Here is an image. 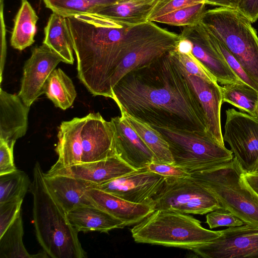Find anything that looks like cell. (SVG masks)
<instances>
[{"instance_id":"6da1fadb","label":"cell","mask_w":258,"mask_h":258,"mask_svg":"<svg viewBox=\"0 0 258 258\" xmlns=\"http://www.w3.org/2000/svg\"><path fill=\"white\" fill-rule=\"evenodd\" d=\"M111 93L121 113L152 127L207 134L202 106L175 49L128 72Z\"/></svg>"},{"instance_id":"7a4b0ae2","label":"cell","mask_w":258,"mask_h":258,"mask_svg":"<svg viewBox=\"0 0 258 258\" xmlns=\"http://www.w3.org/2000/svg\"><path fill=\"white\" fill-rule=\"evenodd\" d=\"M66 21L79 79L94 96L111 98V81L122 59L127 27L97 13L76 14Z\"/></svg>"},{"instance_id":"3957f363","label":"cell","mask_w":258,"mask_h":258,"mask_svg":"<svg viewBox=\"0 0 258 258\" xmlns=\"http://www.w3.org/2000/svg\"><path fill=\"white\" fill-rule=\"evenodd\" d=\"M30 190L33 196V217L37 241L48 257L85 258L86 253L71 224L67 212L49 190L39 162L33 168Z\"/></svg>"},{"instance_id":"277c9868","label":"cell","mask_w":258,"mask_h":258,"mask_svg":"<svg viewBox=\"0 0 258 258\" xmlns=\"http://www.w3.org/2000/svg\"><path fill=\"white\" fill-rule=\"evenodd\" d=\"M244 172L233 156L229 161L191 172L190 177L213 195L222 209L258 229V195L246 182Z\"/></svg>"},{"instance_id":"5b68a950","label":"cell","mask_w":258,"mask_h":258,"mask_svg":"<svg viewBox=\"0 0 258 258\" xmlns=\"http://www.w3.org/2000/svg\"><path fill=\"white\" fill-rule=\"evenodd\" d=\"M131 231L137 243L189 250L213 241L222 233L204 228L192 216L168 210L154 211Z\"/></svg>"},{"instance_id":"8992f818","label":"cell","mask_w":258,"mask_h":258,"mask_svg":"<svg viewBox=\"0 0 258 258\" xmlns=\"http://www.w3.org/2000/svg\"><path fill=\"white\" fill-rule=\"evenodd\" d=\"M201 23L258 84V36L250 21L237 10L218 7L206 10Z\"/></svg>"},{"instance_id":"52a82bcc","label":"cell","mask_w":258,"mask_h":258,"mask_svg":"<svg viewBox=\"0 0 258 258\" xmlns=\"http://www.w3.org/2000/svg\"><path fill=\"white\" fill-rule=\"evenodd\" d=\"M179 40V34L153 22L127 27L122 42V59L112 78L111 89L133 69L149 64L174 50Z\"/></svg>"},{"instance_id":"ba28073f","label":"cell","mask_w":258,"mask_h":258,"mask_svg":"<svg viewBox=\"0 0 258 258\" xmlns=\"http://www.w3.org/2000/svg\"><path fill=\"white\" fill-rule=\"evenodd\" d=\"M153 127L168 143L174 164L190 173L206 169L233 158L231 150L217 143L207 134Z\"/></svg>"},{"instance_id":"9c48e42d","label":"cell","mask_w":258,"mask_h":258,"mask_svg":"<svg viewBox=\"0 0 258 258\" xmlns=\"http://www.w3.org/2000/svg\"><path fill=\"white\" fill-rule=\"evenodd\" d=\"M150 205L154 211L196 215L222 208L215 197L191 177L166 178Z\"/></svg>"},{"instance_id":"30bf717a","label":"cell","mask_w":258,"mask_h":258,"mask_svg":"<svg viewBox=\"0 0 258 258\" xmlns=\"http://www.w3.org/2000/svg\"><path fill=\"white\" fill-rule=\"evenodd\" d=\"M224 141L246 172L258 166V119L233 108L226 110Z\"/></svg>"},{"instance_id":"8fae6325","label":"cell","mask_w":258,"mask_h":258,"mask_svg":"<svg viewBox=\"0 0 258 258\" xmlns=\"http://www.w3.org/2000/svg\"><path fill=\"white\" fill-rule=\"evenodd\" d=\"M190 250L204 258H258V229L245 224L229 227L213 241Z\"/></svg>"},{"instance_id":"7c38bea8","label":"cell","mask_w":258,"mask_h":258,"mask_svg":"<svg viewBox=\"0 0 258 258\" xmlns=\"http://www.w3.org/2000/svg\"><path fill=\"white\" fill-rule=\"evenodd\" d=\"M165 179L146 167L93 186L131 202L150 205Z\"/></svg>"},{"instance_id":"4fadbf2b","label":"cell","mask_w":258,"mask_h":258,"mask_svg":"<svg viewBox=\"0 0 258 258\" xmlns=\"http://www.w3.org/2000/svg\"><path fill=\"white\" fill-rule=\"evenodd\" d=\"M61 61L63 62L62 57L44 44L33 48L24 66L18 94L27 106L30 107L44 93L48 78Z\"/></svg>"},{"instance_id":"5bb4252c","label":"cell","mask_w":258,"mask_h":258,"mask_svg":"<svg viewBox=\"0 0 258 258\" xmlns=\"http://www.w3.org/2000/svg\"><path fill=\"white\" fill-rule=\"evenodd\" d=\"M179 35L191 42L192 54L214 77L217 83L224 85L243 82L212 45L207 32L201 23L195 26L183 27Z\"/></svg>"},{"instance_id":"9a60e30c","label":"cell","mask_w":258,"mask_h":258,"mask_svg":"<svg viewBox=\"0 0 258 258\" xmlns=\"http://www.w3.org/2000/svg\"><path fill=\"white\" fill-rule=\"evenodd\" d=\"M82 163L94 162L115 155L114 134L111 122L99 113L85 116L81 131Z\"/></svg>"},{"instance_id":"2e32d148","label":"cell","mask_w":258,"mask_h":258,"mask_svg":"<svg viewBox=\"0 0 258 258\" xmlns=\"http://www.w3.org/2000/svg\"><path fill=\"white\" fill-rule=\"evenodd\" d=\"M115 154L135 169L146 168L154 161L153 154L125 116L112 118Z\"/></svg>"},{"instance_id":"e0dca14e","label":"cell","mask_w":258,"mask_h":258,"mask_svg":"<svg viewBox=\"0 0 258 258\" xmlns=\"http://www.w3.org/2000/svg\"><path fill=\"white\" fill-rule=\"evenodd\" d=\"M135 170L116 155H114L97 161L84 162L69 167L50 168L45 174L72 176L97 185L118 178Z\"/></svg>"},{"instance_id":"ac0fdd59","label":"cell","mask_w":258,"mask_h":258,"mask_svg":"<svg viewBox=\"0 0 258 258\" xmlns=\"http://www.w3.org/2000/svg\"><path fill=\"white\" fill-rule=\"evenodd\" d=\"M185 73L204 110L207 134L217 143L224 146L221 125V108L223 102L221 86L216 81L189 75L186 71Z\"/></svg>"},{"instance_id":"d6986e66","label":"cell","mask_w":258,"mask_h":258,"mask_svg":"<svg viewBox=\"0 0 258 258\" xmlns=\"http://www.w3.org/2000/svg\"><path fill=\"white\" fill-rule=\"evenodd\" d=\"M30 107L18 95L0 91V140L14 146L23 137L28 127Z\"/></svg>"},{"instance_id":"ffe728a7","label":"cell","mask_w":258,"mask_h":258,"mask_svg":"<svg viewBox=\"0 0 258 258\" xmlns=\"http://www.w3.org/2000/svg\"><path fill=\"white\" fill-rule=\"evenodd\" d=\"M87 194L95 206L122 221L124 227L138 224L154 211L150 204L131 202L93 186Z\"/></svg>"},{"instance_id":"44dd1931","label":"cell","mask_w":258,"mask_h":258,"mask_svg":"<svg viewBox=\"0 0 258 258\" xmlns=\"http://www.w3.org/2000/svg\"><path fill=\"white\" fill-rule=\"evenodd\" d=\"M46 186L68 213L73 208L83 205H95L87 194L94 183L72 176L44 173Z\"/></svg>"},{"instance_id":"7402d4cb","label":"cell","mask_w":258,"mask_h":258,"mask_svg":"<svg viewBox=\"0 0 258 258\" xmlns=\"http://www.w3.org/2000/svg\"><path fill=\"white\" fill-rule=\"evenodd\" d=\"M85 116L62 121L57 134L55 151L58 159L51 168L69 167L82 163L81 131Z\"/></svg>"},{"instance_id":"603a6c76","label":"cell","mask_w":258,"mask_h":258,"mask_svg":"<svg viewBox=\"0 0 258 258\" xmlns=\"http://www.w3.org/2000/svg\"><path fill=\"white\" fill-rule=\"evenodd\" d=\"M71 224L78 232L97 231L108 233L124 227L123 223L95 205L75 207L67 213Z\"/></svg>"},{"instance_id":"cb8c5ba5","label":"cell","mask_w":258,"mask_h":258,"mask_svg":"<svg viewBox=\"0 0 258 258\" xmlns=\"http://www.w3.org/2000/svg\"><path fill=\"white\" fill-rule=\"evenodd\" d=\"M158 0H122L97 13L110 18L121 26L132 27L148 21Z\"/></svg>"},{"instance_id":"d4e9b609","label":"cell","mask_w":258,"mask_h":258,"mask_svg":"<svg viewBox=\"0 0 258 258\" xmlns=\"http://www.w3.org/2000/svg\"><path fill=\"white\" fill-rule=\"evenodd\" d=\"M43 44L60 56L63 62L73 64V44L66 18L52 12L44 28Z\"/></svg>"},{"instance_id":"484cf974","label":"cell","mask_w":258,"mask_h":258,"mask_svg":"<svg viewBox=\"0 0 258 258\" xmlns=\"http://www.w3.org/2000/svg\"><path fill=\"white\" fill-rule=\"evenodd\" d=\"M37 15L27 0H22L15 18L10 42L15 49L23 50L34 42Z\"/></svg>"},{"instance_id":"4316f807","label":"cell","mask_w":258,"mask_h":258,"mask_svg":"<svg viewBox=\"0 0 258 258\" xmlns=\"http://www.w3.org/2000/svg\"><path fill=\"white\" fill-rule=\"evenodd\" d=\"M44 93L56 107L63 110L70 108L77 96L72 81L60 68L55 69L48 78Z\"/></svg>"},{"instance_id":"83f0119b","label":"cell","mask_w":258,"mask_h":258,"mask_svg":"<svg viewBox=\"0 0 258 258\" xmlns=\"http://www.w3.org/2000/svg\"><path fill=\"white\" fill-rule=\"evenodd\" d=\"M124 115L133 128L150 149L154 161L174 164L168 143L161 134L150 125L125 113Z\"/></svg>"},{"instance_id":"f1b7e54d","label":"cell","mask_w":258,"mask_h":258,"mask_svg":"<svg viewBox=\"0 0 258 258\" xmlns=\"http://www.w3.org/2000/svg\"><path fill=\"white\" fill-rule=\"evenodd\" d=\"M24 234L22 212L0 236V258H36L30 254L23 243Z\"/></svg>"},{"instance_id":"f546056e","label":"cell","mask_w":258,"mask_h":258,"mask_svg":"<svg viewBox=\"0 0 258 258\" xmlns=\"http://www.w3.org/2000/svg\"><path fill=\"white\" fill-rule=\"evenodd\" d=\"M46 8L64 18L83 13H98L122 0H42Z\"/></svg>"},{"instance_id":"4dcf8cb0","label":"cell","mask_w":258,"mask_h":258,"mask_svg":"<svg viewBox=\"0 0 258 258\" xmlns=\"http://www.w3.org/2000/svg\"><path fill=\"white\" fill-rule=\"evenodd\" d=\"M221 90L223 102L228 103L255 117L257 91L243 82L224 85Z\"/></svg>"},{"instance_id":"1f68e13d","label":"cell","mask_w":258,"mask_h":258,"mask_svg":"<svg viewBox=\"0 0 258 258\" xmlns=\"http://www.w3.org/2000/svg\"><path fill=\"white\" fill-rule=\"evenodd\" d=\"M31 184L28 175L18 169L11 173L1 175L0 204L23 200Z\"/></svg>"},{"instance_id":"d6a6232c","label":"cell","mask_w":258,"mask_h":258,"mask_svg":"<svg viewBox=\"0 0 258 258\" xmlns=\"http://www.w3.org/2000/svg\"><path fill=\"white\" fill-rule=\"evenodd\" d=\"M206 4L200 3L178 9L155 18L153 22L177 26H192L201 23Z\"/></svg>"},{"instance_id":"836d02e7","label":"cell","mask_w":258,"mask_h":258,"mask_svg":"<svg viewBox=\"0 0 258 258\" xmlns=\"http://www.w3.org/2000/svg\"><path fill=\"white\" fill-rule=\"evenodd\" d=\"M206 31L211 43L223 56L224 60L232 71L242 82L247 84L258 91V84L253 81L247 74L239 62L231 54L227 49L214 36L208 33L207 30Z\"/></svg>"},{"instance_id":"e575fe53","label":"cell","mask_w":258,"mask_h":258,"mask_svg":"<svg viewBox=\"0 0 258 258\" xmlns=\"http://www.w3.org/2000/svg\"><path fill=\"white\" fill-rule=\"evenodd\" d=\"M206 223L210 229L220 227H234L244 224L240 219L222 208L217 209L207 213Z\"/></svg>"},{"instance_id":"d590c367","label":"cell","mask_w":258,"mask_h":258,"mask_svg":"<svg viewBox=\"0 0 258 258\" xmlns=\"http://www.w3.org/2000/svg\"><path fill=\"white\" fill-rule=\"evenodd\" d=\"M205 0H158L150 13L148 21L153 22L156 18L193 4L205 3Z\"/></svg>"},{"instance_id":"8d00e7d4","label":"cell","mask_w":258,"mask_h":258,"mask_svg":"<svg viewBox=\"0 0 258 258\" xmlns=\"http://www.w3.org/2000/svg\"><path fill=\"white\" fill-rule=\"evenodd\" d=\"M175 51L179 61L187 74L197 76L207 80L217 82L214 77L194 56L192 53L189 54L181 53L177 51L175 48Z\"/></svg>"},{"instance_id":"74e56055","label":"cell","mask_w":258,"mask_h":258,"mask_svg":"<svg viewBox=\"0 0 258 258\" xmlns=\"http://www.w3.org/2000/svg\"><path fill=\"white\" fill-rule=\"evenodd\" d=\"M23 201V200H17L0 204V236L22 212Z\"/></svg>"},{"instance_id":"f35d334b","label":"cell","mask_w":258,"mask_h":258,"mask_svg":"<svg viewBox=\"0 0 258 258\" xmlns=\"http://www.w3.org/2000/svg\"><path fill=\"white\" fill-rule=\"evenodd\" d=\"M147 169L165 178L189 177L191 174L186 169L175 164L156 161L151 162Z\"/></svg>"},{"instance_id":"ab89813d","label":"cell","mask_w":258,"mask_h":258,"mask_svg":"<svg viewBox=\"0 0 258 258\" xmlns=\"http://www.w3.org/2000/svg\"><path fill=\"white\" fill-rule=\"evenodd\" d=\"M14 146L0 140V175L11 173L17 169L14 164Z\"/></svg>"},{"instance_id":"60d3db41","label":"cell","mask_w":258,"mask_h":258,"mask_svg":"<svg viewBox=\"0 0 258 258\" xmlns=\"http://www.w3.org/2000/svg\"><path fill=\"white\" fill-rule=\"evenodd\" d=\"M237 11L254 23L258 19V0H239Z\"/></svg>"},{"instance_id":"b9f144b4","label":"cell","mask_w":258,"mask_h":258,"mask_svg":"<svg viewBox=\"0 0 258 258\" xmlns=\"http://www.w3.org/2000/svg\"><path fill=\"white\" fill-rule=\"evenodd\" d=\"M239 0H205L206 5L237 10Z\"/></svg>"},{"instance_id":"7bdbcfd3","label":"cell","mask_w":258,"mask_h":258,"mask_svg":"<svg viewBox=\"0 0 258 258\" xmlns=\"http://www.w3.org/2000/svg\"><path fill=\"white\" fill-rule=\"evenodd\" d=\"M175 49L177 51L181 53L189 54L192 53V44L191 42L187 38L180 36V40Z\"/></svg>"},{"instance_id":"ee69618b","label":"cell","mask_w":258,"mask_h":258,"mask_svg":"<svg viewBox=\"0 0 258 258\" xmlns=\"http://www.w3.org/2000/svg\"><path fill=\"white\" fill-rule=\"evenodd\" d=\"M244 176L247 184L258 195V173L245 171Z\"/></svg>"},{"instance_id":"f6af8a7d","label":"cell","mask_w":258,"mask_h":258,"mask_svg":"<svg viewBox=\"0 0 258 258\" xmlns=\"http://www.w3.org/2000/svg\"><path fill=\"white\" fill-rule=\"evenodd\" d=\"M255 117L258 119V99H257V104H256V106Z\"/></svg>"},{"instance_id":"bcb514c9","label":"cell","mask_w":258,"mask_h":258,"mask_svg":"<svg viewBox=\"0 0 258 258\" xmlns=\"http://www.w3.org/2000/svg\"><path fill=\"white\" fill-rule=\"evenodd\" d=\"M254 172H257V173H258V166H257V167H256V169H255V171H254Z\"/></svg>"}]
</instances>
